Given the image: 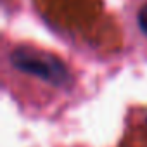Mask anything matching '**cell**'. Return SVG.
<instances>
[{"label":"cell","instance_id":"cell-2","mask_svg":"<svg viewBox=\"0 0 147 147\" xmlns=\"http://www.w3.org/2000/svg\"><path fill=\"white\" fill-rule=\"evenodd\" d=\"M137 24H138V30L147 36V4H144L138 12H137Z\"/></svg>","mask_w":147,"mask_h":147},{"label":"cell","instance_id":"cell-1","mask_svg":"<svg viewBox=\"0 0 147 147\" xmlns=\"http://www.w3.org/2000/svg\"><path fill=\"white\" fill-rule=\"evenodd\" d=\"M9 62L14 69L35 76L52 87L62 88L71 83V73L67 66L57 55L47 50L21 45L9 52Z\"/></svg>","mask_w":147,"mask_h":147},{"label":"cell","instance_id":"cell-3","mask_svg":"<svg viewBox=\"0 0 147 147\" xmlns=\"http://www.w3.org/2000/svg\"><path fill=\"white\" fill-rule=\"evenodd\" d=\"M145 126H147V118H145Z\"/></svg>","mask_w":147,"mask_h":147}]
</instances>
